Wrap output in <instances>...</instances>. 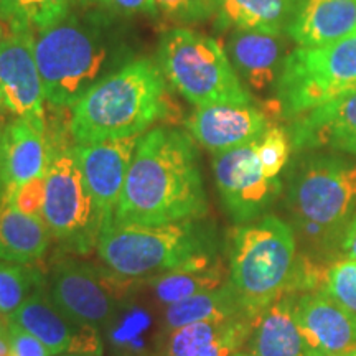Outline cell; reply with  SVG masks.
Here are the masks:
<instances>
[{"instance_id": "5", "label": "cell", "mask_w": 356, "mask_h": 356, "mask_svg": "<svg viewBox=\"0 0 356 356\" xmlns=\"http://www.w3.org/2000/svg\"><path fill=\"white\" fill-rule=\"evenodd\" d=\"M297 266L296 233L280 218L267 215L231 231L228 284L249 318L292 292Z\"/></svg>"}, {"instance_id": "17", "label": "cell", "mask_w": 356, "mask_h": 356, "mask_svg": "<svg viewBox=\"0 0 356 356\" xmlns=\"http://www.w3.org/2000/svg\"><path fill=\"white\" fill-rule=\"evenodd\" d=\"M296 317L305 343L320 356H343L356 348V314L325 291L297 296Z\"/></svg>"}, {"instance_id": "13", "label": "cell", "mask_w": 356, "mask_h": 356, "mask_svg": "<svg viewBox=\"0 0 356 356\" xmlns=\"http://www.w3.org/2000/svg\"><path fill=\"white\" fill-rule=\"evenodd\" d=\"M0 86L15 118L44 121V88L35 58V35L10 32L0 42Z\"/></svg>"}, {"instance_id": "42", "label": "cell", "mask_w": 356, "mask_h": 356, "mask_svg": "<svg viewBox=\"0 0 356 356\" xmlns=\"http://www.w3.org/2000/svg\"><path fill=\"white\" fill-rule=\"evenodd\" d=\"M3 38H6V35H3V29H2V25H0V42H2Z\"/></svg>"}, {"instance_id": "26", "label": "cell", "mask_w": 356, "mask_h": 356, "mask_svg": "<svg viewBox=\"0 0 356 356\" xmlns=\"http://www.w3.org/2000/svg\"><path fill=\"white\" fill-rule=\"evenodd\" d=\"M226 267L222 266L220 257L207 266L185 267V269L172 270L160 274L157 277L145 280L152 292L154 299L160 305L167 307L180 302L200 292L215 291L225 286Z\"/></svg>"}, {"instance_id": "19", "label": "cell", "mask_w": 356, "mask_h": 356, "mask_svg": "<svg viewBox=\"0 0 356 356\" xmlns=\"http://www.w3.org/2000/svg\"><path fill=\"white\" fill-rule=\"evenodd\" d=\"M226 55L249 92L274 91L289 51L286 35L233 30L226 40Z\"/></svg>"}, {"instance_id": "24", "label": "cell", "mask_w": 356, "mask_h": 356, "mask_svg": "<svg viewBox=\"0 0 356 356\" xmlns=\"http://www.w3.org/2000/svg\"><path fill=\"white\" fill-rule=\"evenodd\" d=\"M51 238L42 216L26 215L7 202L0 203V261L37 262L47 254Z\"/></svg>"}, {"instance_id": "23", "label": "cell", "mask_w": 356, "mask_h": 356, "mask_svg": "<svg viewBox=\"0 0 356 356\" xmlns=\"http://www.w3.org/2000/svg\"><path fill=\"white\" fill-rule=\"evenodd\" d=\"M300 0H221L216 13L220 30H248L287 35Z\"/></svg>"}, {"instance_id": "14", "label": "cell", "mask_w": 356, "mask_h": 356, "mask_svg": "<svg viewBox=\"0 0 356 356\" xmlns=\"http://www.w3.org/2000/svg\"><path fill=\"white\" fill-rule=\"evenodd\" d=\"M51 152L44 121H8L0 131V203L19 186L47 175Z\"/></svg>"}, {"instance_id": "16", "label": "cell", "mask_w": 356, "mask_h": 356, "mask_svg": "<svg viewBox=\"0 0 356 356\" xmlns=\"http://www.w3.org/2000/svg\"><path fill=\"white\" fill-rule=\"evenodd\" d=\"M10 320L30 335L38 338L51 355L99 356L97 333L79 327L53 304L50 293L38 289L10 315Z\"/></svg>"}, {"instance_id": "3", "label": "cell", "mask_w": 356, "mask_h": 356, "mask_svg": "<svg viewBox=\"0 0 356 356\" xmlns=\"http://www.w3.org/2000/svg\"><path fill=\"white\" fill-rule=\"evenodd\" d=\"M167 78L157 61L136 58L101 79L71 108L70 132L76 144L142 136L170 115Z\"/></svg>"}, {"instance_id": "1", "label": "cell", "mask_w": 356, "mask_h": 356, "mask_svg": "<svg viewBox=\"0 0 356 356\" xmlns=\"http://www.w3.org/2000/svg\"><path fill=\"white\" fill-rule=\"evenodd\" d=\"M208 211L198 150L188 132L159 126L142 134L115 207L118 225L202 220Z\"/></svg>"}, {"instance_id": "31", "label": "cell", "mask_w": 356, "mask_h": 356, "mask_svg": "<svg viewBox=\"0 0 356 356\" xmlns=\"http://www.w3.org/2000/svg\"><path fill=\"white\" fill-rule=\"evenodd\" d=\"M221 0H157L159 12L177 24H198L216 17Z\"/></svg>"}, {"instance_id": "27", "label": "cell", "mask_w": 356, "mask_h": 356, "mask_svg": "<svg viewBox=\"0 0 356 356\" xmlns=\"http://www.w3.org/2000/svg\"><path fill=\"white\" fill-rule=\"evenodd\" d=\"M73 0H0V20L10 32L38 33L70 15Z\"/></svg>"}, {"instance_id": "2", "label": "cell", "mask_w": 356, "mask_h": 356, "mask_svg": "<svg viewBox=\"0 0 356 356\" xmlns=\"http://www.w3.org/2000/svg\"><path fill=\"white\" fill-rule=\"evenodd\" d=\"M35 58L51 108L71 109L95 84L131 61L126 40L104 13H70L35 33Z\"/></svg>"}, {"instance_id": "29", "label": "cell", "mask_w": 356, "mask_h": 356, "mask_svg": "<svg viewBox=\"0 0 356 356\" xmlns=\"http://www.w3.org/2000/svg\"><path fill=\"white\" fill-rule=\"evenodd\" d=\"M261 167L269 178H279L291 157V139L287 127L270 124L267 131L254 142Z\"/></svg>"}, {"instance_id": "25", "label": "cell", "mask_w": 356, "mask_h": 356, "mask_svg": "<svg viewBox=\"0 0 356 356\" xmlns=\"http://www.w3.org/2000/svg\"><path fill=\"white\" fill-rule=\"evenodd\" d=\"M246 315L236 299L228 280L215 291L200 292L175 304L163 307L160 315V333H167L191 323ZM248 317V315H246Z\"/></svg>"}, {"instance_id": "21", "label": "cell", "mask_w": 356, "mask_h": 356, "mask_svg": "<svg viewBox=\"0 0 356 356\" xmlns=\"http://www.w3.org/2000/svg\"><path fill=\"white\" fill-rule=\"evenodd\" d=\"M297 296L289 292L257 315L246 345L251 356H309L296 317Z\"/></svg>"}, {"instance_id": "45", "label": "cell", "mask_w": 356, "mask_h": 356, "mask_svg": "<svg viewBox=\"0 0 356 356\" xmlns=\"http://www.w3.org/2000/svg\"><path fill=\"white\" fill-rule=\"evenodd\" d=\"M309 356H320V355H317V353H312V355H309Z\"/></svg>"}, {"instance_id": "39", "label": "cell", "mask_w": 356, "mask_h": 356, "mask_svg": "<svg viewBox=\"0 0 356 356\" xmlns=\"http://www.w3.org/2000/svg\"><path fill=\"white\" fill-rule=\"evenodd\" d=\"M6 351H10V348H8V338H0V353H6Z\"/></svg>"}, {"instance_id": "15", "label": "cell", "mask_w": 356, "mask_h": 356, "mask_svg": "<svg viewBox=\"0 0 356 356\" xmlns=\"http://www.w3.org/2000/svg\"><path fill=\"white\" fill-rule=\"evenodd\" d=\"M270 124L269 115L252 102L203 106L185 121L190 136L213 155L252 144Z\"/></svg>"}, {"instance_id": "32", "label": "cell", "mask_w": 356, "mask_h": 356, "mask_svg": "<svg viewBox=\"0 0 356 356\" xmlns=\"http://www.w3.org/2000/svg\"><path fill=\"white\" fill-rule=\"evenodd\" d=\"M44 177L35 178L29 184L19 186L13 191L12 197L7 200V203L13 204L17 210L24 211L26 215L42 216L44 202Z\"/></svg>"}, {"instance_id": "40", "label": "cell", "mask_w": 356, "mask_h": 356, "mask_svg": "<svg viewBox=\"0 0 356 356\" xmlns=\"http://www.w3.org/2000/svg\"><path fill=\"white\" fill-rule=\"evenodd\" d=\"M233 356H251V355L246 353V351H238V353L233 355Z\"/></svg>"}, {"instance_id": "37", "label": "cell", "mask_w": 356, "mask_h": 356, "mask_svg": "<svg viewBox=\"0 0 356 356\" xmlns=\"http://www.w3.org/2000/svg\"><path fill=\"white\" fill-rule=\"evenodd\" d=\"M8 114H10V111L7 109L6 102H3L2 97H0V127H3V126H6V124L8 122V121H7V115H8Z\"/></svg>"}, {"instance_id": "41", "label": "cell", "mask_w": 356, "mask_h": 356, "mask_svg": "<svg viewBox=\"0 0 356 356\" xmlns=\"http://www.w3.org/2000/svg\"><path fill=\"white\" fill-rule=\"evenodd\" d=\"M55 356H86V355H74V353H63V355H55Z\"/></svg>"}, {"instance_id": "20", "label": "cell", "mask_w": 356, "mask_h": 356, "mask_svg": "<svg viewBox=\"0 0 356 356\" xmlns=\"http://www.w3.org/2000/svg\"><path fill=\"white\" fill-rule=\"evenodd\" d=\"M252 323V318L238 315L160 333L152 356H233L246 345Z\"/></svg>"}, {"instance_id": "36", "label": "cell", "mask_w": 356, "mask_h": 356, "mask_svg": "<svg viewBox=\"0 0 356 356\" xmlns=\"http://www.w3.org/2000/svg\"><path fill=\"white\" fill-rule=\"evenodd\" d=\"M10 332V318L0 315V338H8Z\"/></svg>"}, {"instance_id": "34", "label": "cell", "mask_w": 356, "mask_h": 356, "mask_svg": "<svg viewBox=\"0 0 356 356\" xmlns=\"http://www.w3.org/2000/svg\"><path fill=\"white\" fill-rule=\"evenodd\" d=\"M97 6L114 15H157V0H99Z\"/></svg>"}, {"instance_id": "43", "label": "cell", "mask_w": 356, "mask_h": 356, "mask_svg": "<svg viewBox=\"0 0 356 356\" xmlns=\"http://www.w3.org/2000/svg\"><path fill=\"white\" fill-rule=\"evenodd\" d=\"M343 356H356V348H355V350H351L350 353H346V355H343Z\"/></svg>"}, {"instance_id": "9", "label": "cell", "mask_w": 356, "mask_h": 356, "mask_svg": "<svg viewBox=\"0 0 356 356\" xmlns=\"http://www.w3.org/2000/svg\"><path fill=\"white\" fill-rule=\"evenodd\" d=\"M42 218L53 238L66 251L88 254L96 248L102 222L73 149L51 152L44 177Z\"/></svg>"}, {"instance_id": "44", "label": "cell", "mask_w": 356, "mask_h": 356, "mask_svg": "<svg viewBox=\"0 0 356 356\" xmlns=\"http://www.w3.org/2000/svg\"><path fill=\"white\" fill-rule=\"evenodd\" d=\"M0 97H2V86H0ZM2 99H3V97H2Z\"/></svg>"}, {"instance_id": "38", "label": "cell", "mask_w": 356, "mask_h": 356, "mask_svg": "<svg viewBox=\"0 0 356 356\" xmlns=\"http://www.w3.org/2000/svg\"><path fill=\"white\" fill-rule=\"evenodd\" d=\"M74 3H78L79 7H91L95 6V3L99 2V0H73Z\"/></svg>"}, {"instance_id": "10", "label": "cell", "mask_w": 356, "mask_h": 356, "mask_svg": "<svg viewBox=\"0 0 356 356\" xmlns=\"http://www.w3.org/2000/svg\"><path fill=\"white\" fill-rule=\"evenodd\" d=\"M213 173L221 202L238 225L257 220L282 190L280 178L262 170L254 142L213 155Z\"/></svg>"}, {"instance_id": "28", "label": "cell", "mask_w": 356, "mask_h": 356, "mask_svg": "<svg viewBox=\"0 0 356 356\" xmlns=\"http://www.w3.org/2000/svg\"><path fill=\"white\" fill-rule=\"evenodd\" d=\"M42 275L29 264L0 261V315L10 318L24 302L40 289Z\"/></svg>"}, {"instance_id": "18", "label": "cell", "mask_w": 356, "mask_h": 356, "mask_svg": "<svg viewBox=\"0 0 356 356\" xmlns=\"http://www.w3.org/2000/svg\"><path fill=\"white\" fill-rule=\"evenodd\" d=\"M293 152L314 149L356 155V89L289 122Z\"/></svg>"}, {"instance_id": "22", "label": "cell", "mask_w": 356, "mask_h": 356, "mask_svg": "<svg viewBox=\"0 0 356 356\" xmlns=\"http://www.w3.org/2000/svg\"><path fill=\"white\" fill-rule=\"evenodd\" d=\"M356 32V0H300L287 37L299 47H320Z\"/></svg>"}, {"instance_id": "12", "label": "cell", "mask_w": 356, "mask_h": 356, "mask_svg": "<svg viewBox=\"0 0 356 356\" xmlns=\"http://www.w3.org/2000/svg\"><path fill=\"white\" fill-rule=\"evenodd\" d=\"M140 136L73 147L84 184L99 213L102 228L113 225L115 207ZM102 231V229H101Z\"/></svg>"}, {"instance_id": "11", "label": "cell", "mask_w": 356, "mask_h": 356, "mask_svg": "<svg viewBox=\"0 0 356 356\" xmlns=\"http://www.w3.org/2000/svg\"><path fill=\"white\" fill-rule=\"evenodd\" d=\"M50 297L66 317L96 333L108 330L118 310L113 287L101 270L71 257L53 267Z\"/></svg>"}, {"instance_id": "7", "label": "cell", "mask_w": 356, "mask_h": 356, "mask_svg": "<svg viewBox=\"0 0 356 356\" xmlns=\"http://www.w3.org/2000/svg\"><path fill=\"white\" fill-rule=\"evenodd\" d=\"M157 63L178 95L197 108L225 102H252L218 40L177 26L162 35Z\"/></svg>"}, {"instance_id": "4", "label": "cell", "mask_w": 356, "mask_h": 356, "mask_svg": "<svg viewBox=\"0 0 356 356\" xmlns=\"http://www.w3.org/2000/svg\"><path fill=\"white\" fill-rule=\"evenodd\" d=\"M96 251L119 280H149L216 261L215 238L200 220L167 225H113L102 228Z\"/></svg>"}, {"instance_id": "35", "label": "cell", "mask_w": 356, "mask_h": 356, "mask_svg": "<svg viewBox=\"0 0 356 356\" xmlns=\"http://www.w3.org/2000/svg\"><path fill=\"white\" fill-rule=\"evenodd\" d=\"M341 251L348 259L356 261V215L346 226L343 239H341Z\"/></svg>"}, {"instance_id": "33", "label": "cell", "mask_w": 356, "mask_h": 356, "mask_svg": "<svg viewBox=\"0 0 356 356\" xmlns=\"http://www.w3.org/2000/svg\"><path fill=\"white\" fill-rule=\"evenodd\" d=\"M8 348H10V356H53L38 338L30 335L12 320L10 332H8Z\"/></svg>"}, {"instance_id": "46", "label": "cell", "mask_w": 356, "mask_h": 356, "mask_svg": "<svg viewBox=\"0 0 356 356\" xmlns=\"http://www.w3.org/2000/svg\"><path fill=\"white\" fill-rule=\"evenodd\" d=\"M0 131H2V127H0Z\"/></svg>"}, {"instance_id": "30", "label": "cell", "mask_w": 356, "mask_h": 356, "mask_svg": "<svg viewBox=\"0 0 356 356\" xmlns=\"http://www.w3.org/2000/svg\"><path fill=\"white\" fill-rule=\"evenodd\" d=\"M346 309L356 314V261H338L327 270L323 289Z\"/></svg>"}, {"instance_id": "8", "label": "cell", "mask_w": 356, "mask_h": 356, "mask_svg": "<svg viewBox=\"0 0 356 356\" xmlns=\"http://www.w3.org/2000/svg\"><path fill=\"white\" fill-rule=\"evenodd\" d=\"M356 89V32L320 47L289 53L275 84L279 118L293 121Z\"/></svg>"}, {"instance_id": "6", "label": "cell", "mask_w": 356, "mask_h": 356, "mask_svg": "<svg viewBox=\"0 0 356 356\" xmlns=\"http://www.w3.org/2000/svg\"><path fill=\"white\" fill-rule=\"evenodd\" d=\"M287 207L307 241L343 238L356 215V162L340 155L310 154L292 168Z\"/></svg>"}]
</instances>
